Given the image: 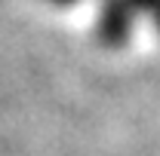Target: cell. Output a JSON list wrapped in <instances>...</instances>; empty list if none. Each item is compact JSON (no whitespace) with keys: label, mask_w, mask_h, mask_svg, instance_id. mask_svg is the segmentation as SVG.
<instances>
[{"label":"cell","mask_w":160,"mask_h":156,"mask_svg":"<svg viewBox=\"0 0 160 156\" xmlns=\"http://www.w3.org/2000/svg\"><path fill=\"white\" fill-rule=\"evenodd\" d=\"M129 6L132 9H145V12H151L160 21V0H129Z\"/></svg>","instance_id":"7a4b0ae2"},{"label":"cell","mask_w":160,"mask_h":156,"mask_svg":"<svg viewBox=\"0 0 160 156\" xmlns=\"http://www.w3.org/2000/svg\"><path fill=\"white\" fill-rule=\"evenodd\" d=\"M129 21H132V6L129 0H105L99 16V37L108 46H117L129 34Z\"/></svg>","instance_id":"6da1fadb"},{"label":"cell","mask_w":160,"mask_h":156,"mask_svg":"<svg viewBox=\"0 0 160 156\" xmlns=\"http://www.w3.org/2000/svg\"><path fill=\"white\" fill-rule=\"evenodd\" d=\"M52 3H56V6H71L74 0H52Z\"/></svg>","instance_id":"3957f363"}]
</instances>
